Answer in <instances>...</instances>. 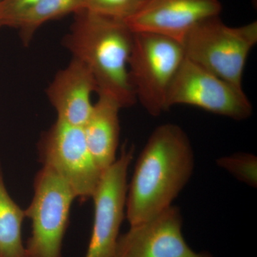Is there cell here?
I'll return each instance as SVG.
<instances>
[{
	"label": "cell",
	"instance_id": "obj_9",
	"mask_svg": "<svg viewBox=\"0 0 257 257\" xmlns=\"http://www.w3.org/2000/svg\"><path fill=\"white\" fill-rule=\"evenodd\" d=\"M182 224L180 209L172 205L150 220L130 226L119 236L113 257H214L190 248Z\"/></svg>",
	"mask_w": 257,
	"mask_h": 257
},
{
	"label": "cell",
	"instance_id": "obj_6",
	"mask_svg": "<svg viewBox=\"0 0 257 257\" xmlns=\"http://www.w3.org/2000/svg\"><path fill=\"white\" fill-rule=\"evenodd\" d=\"M39 152L43 167L60 176L76 198L92 197L103 171L89 152L82 127L57 119L42 136Z\"/></svg>",
	"mask_w": 257,
	"mask_h": 257
},
{
	"label": "cell",
	"instance_id": "obj_3",
	"mask_svg": "<svg viewBox=\"0 0 257 257\" xmlns=\"http://www.w3.org/2000/svg\"><path fill=\"white\" fill-rule=\"evenodd\" d=\"M256 43V22L230 27L216 16L198 24L182 44L186 59L243 89L245 65Z\"/></svg>",
	"mask_w": 257,
	"mask_h": 257
},
{
	"label": "cell",
	"instance_id": "obj_8",
	"mask_svg": "<svg viewBox=\"0 0 257 257\" xmlns=\"http://www.w3.org/2000/svg\"><path fill=\"white\" fill-rule=\"evenodd\" d=\"M133 146L124 145L119 157L102 175L93 194L94 222L85 257H113L126 214L128 167Z\"/></svg>",
	"mask_w": 257,
	"mask_h": 257
},
{
	"label": "cell",
	"instance_id": "obj_7",
	"mask_svg": "<svg viewBox=\"0 0 257 257\" xmlns=\"http://www.w3.org/2000/svg\"><path fill=\"white\" fill-rule=\"evenodd\" d=\"M189 105L234 120L248 119L253 106L243 89L184 58L171 84L167 108Z\"/></svg>",
	"mask_w": 257,
	"mask_h": 257
},
{
	"label": "cell",
	"instance_id": "obj_16",
	"mask_svg": "<svg viewBox=\"0 0 257 257\" xmlns=\"http://www.w3.org/2000/svg\"><path fill=\"white\" fill-rule=\"evenodd\" d=\"M146 0H83V9L126 21L141 9Z\"/></svg>",
	"mask_w": 257,
	"mask_h": 257
},
{
	"label": "cell",
	"instance_id": "obj_2",
	"mask_svg": "<svg viewBox=\"0 0 257 257\" xmlns=\"http://www.w3.org/2000/svg\"><path fill=\"white\" fill-rule=\"evenodd\" d=\"M64 46L72 58L92 72L98 94L112 98L122 108L137 102L128 76V62L135 33L124 20L81 10L75 13Z\"/></svg>",
	"mask_w": 257,
	"mask_h": 257
},
{
	"label": "cell",
	"instance_id": "obj_11",
	"mask_svg": "<svg viewBox=\"0 0 257 257\" xmlns=\"http://www.w3.org/2000/svg\"><path fill=\"white\" fill-rule=\"evenodd\" d=\"M97 92L94 76L83 62L72 58L47 89L49 101L55 108L57 120L83 127L92 109L91 96Z\"/></svg>",
	"mask_w": 257,
	"mask_h": 257
},
{
	"label": "cell",
	"instance_id": "obj_5",
	"mask_svg": "<svg viewBox=\"0 0 257 257\" xmlns=\"http://www.w3.org/2000/svg\"><path fill=\"white\" fill-rule=\"evenodd\" d=\"M75 195L50 169L43 167L34 182V196L25 211L32 221L28 257H61L62 241Z\"/></svg>",
	"mask_w": 257,
	"mask_h": 257
},
{
	"label": "cell",
	"instance_id": "obj_10",
	"mask_svg": "<svg viewBox=\"0 0 257 257\" xmlns=\"http://www.w3.org/2000/svg\"><path fill=\"white\" fill-rule=\"evenodd\" d=\"M221 12L219 0H146L125 22L134 32L157 34L182 43L198 24Z\"/></svg>",
	"mask_w": 257,
	"mask_h": 257
},
{
	"label": "cell",
	"instance_id": "obj_13",
	"mask_svg": "<svg viewBox=\"0 0 257 257\" xmlns=\"http://www.w3.org/2000/svg\"><path fill=\"white\" fill-rule=\"evenodd\" d=\"M25 211L10 197L0 165V257H28L22 238Z\"/></svg>",
	"mask_w": 257,
	"mask_h": 257
},
{
	"label": "cell",
	"instance_id": "obj_12",
	"mask_svg": "<svg viewBox=\"0 0 257 257\" xmlns=\"http://www.w3.org/2000/svg\"><path fill=\"white\" fill-rule=\"evenodd\" d=\"M98 95L82 128L89 152L104 172L116 160L120 132L119 112L121 108L109 96Z\"/></svg>",
	"mask_w": 257,
	"mask_h": 257
},
{
	"label": "cell",
	"instance_id": "obj_4",
	"mask_svg": "<svg viewBox=\"0 0 257 257\" xmlns=\"http://www.w3.org/2000/svg\"><path fill=\"white\" fill-rule=\"evenodd\" d=\"M128 62L134 92L150 115L167 110V99L172 81L185 58L181 42L157 34L134 32Z\"/></svg>",
	"mask_w": 257,
	"mask_h": 257
},
{
	"label": "cell",
	"instance_id": "obj_1",
	"mask_svg": "<svg viewBox=\"0 0 257 257\" xmlns=\"http://www.w3.org/2000/svg\"><path fill=\"white\" fill-rule=\"evenodd\" d=\"M194 153L179 125L161 124L152 132L128 184L126 216L130 226L155 217L172 205L192 178Z\"/></svg>",
	"mask_w": 257,
	"mask_h": 257
},
{
	"label": "cell",
	"instance_id": "obj_14",
	"mask_svg": "<svg viewBox=\"0 0 257 257\" xmlns=\"http://www.w3.org/2000/svg\"><path fill=\"white\" fill-rule=\"evenodd\" d=\"M83 9V0H40L10 22L8 26L18 29L25 45H28L40 26Z\"/></svg>",
	"mask_w": 257,
	"mask_h": 257
},
{
	"label": "cell",
	"instance_id": "obj_15",
	"mask_svg": "<svg viewBox=\"0 0 257 257\" xmlns=\"http://www.w3.org/2000/svg\"><path fill=\"white\" fill-rule=\"evenodd\" d=\"M216 163L240 182L256 188L257 158L252 154H233L221 157Z\"/></svg>",
	"mask_w": 257,
	"mask_h": 257
},
{
	"label": "cell",
	"instance_id": "obj_17",
	"mask_svg": "<svg viewBox=\"0 0 257 257\" xmlns=\"http://www.w3.org/2000/svg\"><path fill=\"white\" fill-rule=\"evenodd\" d=\"M40 1V0H0V28L8 26L11 20Z\"/></svg>",
	"mask_w": 257,
	"mask_h": 257
}]
</instances>
